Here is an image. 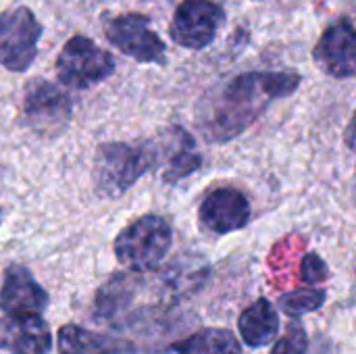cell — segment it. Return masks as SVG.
I'll use <instances>...</instances> for the list:
<instances>
[{
	"mask_svg": "<svg viewBox=\"0 0 356 354\" xmlns=\"http://www.w3.org/2000/svg\"><path fill=\"white\" fill-rule=\"evenodd\" d=\"M42 25L29 6L0 13V65L13 73H25L35 56Z\"/></svg>",
	"mask_w": 356,
	"mask_h": 354,
	"instance_id": "cell-5",
	"label": "cell"
},
{
	"mask_svg": "<svg viewBox=\"0 0 356 354\" xmlns=\"http://www.w3.org/2000/svg\"><path fill=\"white\" fill-rule=\"evenodd\" d=\"M0 309L4 315H42L48 309V294L23 265H8L2 275Z\"/></svg>",
	"mask_w": 356,
	"mask_h": 354,
	"instance_id": "cell-12",
	"label": "cell"
},
{
	"mask_svg": "<svg viewBox=\"0 0 356 354\" xmlns=\"http://www.w3.org/2000/svg\"><path fill=\"white\" fill-rule=\"evenodd\" d=\"M207 275H209V263L202 261L200 257L186 255L171 261L165 267L161 282H163V290L171 296V300H181L192 296L196 290H200Z\"/></svg>",
	"mask_w": 356,
	"mask_h": 354,
	"instance_id": "cell-16",
	"label": "cell"
},
{
	"mask_svg": "<svg viewBox=\"0 0 356 354\" xmlns=\"http://www.w3.org/2000/svg\"><path fill=\"white\" fill-rule=\"evenodd\" d=\"M313 58L315 65L334 79L355 77V25L350 17H340L327 25L313 48Z\"/></svg>",
	"mask_w": 356,
	"mask_h": 354,
	"instance_id": "cell-10",
	"label": "cell"
},
{
	"mask_svg": "<svg viewBox=\"0 0 356 354\" xmlns=\"http://www.w3.org/2000/svg\"><path fill=\"white\" fill-rule=\"evenodd\" d=\"M156 150V165L163 163V182L169 186L194 175L202 167V156L196 148L194 138L184 127H167L159 138L152 140Z\"/></svg>",
	"mask_w": 356,
	"mask_h": 354,
	"instance_id": "cell-11",
	"label": "cell"
},
{
	"mask_svg": "<svg viewBox=\"0 0 356 354\" xmlns=\"http://www.w3.org/2000/svg\"><path fill=\"white\" fill-rule=\"evenodd\" d=\"M104 38L125 56L138 63H165V42L150 29V19L142 13L104 15Z\"/></svg>",
	"mask_w": 356,
	"mask_h": 354,
	"instance_id": "cell-6",
	"label": "cell"
},
{
	"mask_svg": "<svg viewBox=\"0 0 356 354\" xmlns=\"http://www.w3.org/2000/svg\"><path fill=\"white\" fill-rule=\"evenodd\" d=\"M200 225L217 236H227L244 230L252 219V207L244 192L234 186H219L211 190L198 209Z\"/></svg>",
	"mask_w": 356,
	"mask_h": 354,
	"instance_id": "cell-9",
	"label": "cell"
},
{
	"mask_svg": "<svg viewBox=\"0 0 356 354\" xmlns=\"http://www.w3.org/2000/svg\"><path fill=\"white\" fill-rule=\"evenodd\" d=\"M73 115L71 98L54 83L35 79L23 94V121L35 134L54 136L63 131Z\"/></svg>",
	"mask_w": 356,
	"mask_h": 354,
	"instance_id": "cell-8",
	"label": "cell"
},
{
	"mask_svg": "<svg viewBox=\"0 0 356 354\" xmlns=\"http://www.w3.org/2000/svg\"><path fill=\"white\" fill-rule=\"evenodd\" d=\"M56 344L60 354H127L136 351L127 340L96 334L75 323H67L58 330Z\"/></svg>",
	"mask_w": 356,
	"mask_h": 354,
	"instance_id": "cell-15",
	"label": "cell"
},
{
	"mask_svg": "<svg viewBox=\"0 0 356 354\" xmlns=\"http://www.w3.org/2000/svg\"><path fill=\"white\" fill-rule=\"evenodd\" d=\"M302 77L296 71H248L209 90L196 106V125L211 144L242 136L275 100L292 96Z\"/></svg>",
	"mask_w": 356,
	"mask_h": 354,
	"instance_id": "cell-1",
	"label": "cell"
},
{
	"mask_svg": "<svg viewBox=\"0 0 356 354\" xmlns=\"http://www.w3.org/2000/svg\"><path fill=\"white\" fill-rule=\"evenodd\" d=\"M309 353V340H307V332L302 328L300 321H292L288 323L286 336H282L271 354H307Z\"/></svg>",
	"mask_w": 356,
	"mask_h": 354,
	"instance_id": "cell-20",
	"label": "cell"
},
{
	"mask_svg": "<svg viewBox=\"0 0 356 354\" xmlns=\"http://www.w3.org/2000/svg\"><path fill=\"white\" fill-rule=\"evenodd\" d=\"M225 23V10L213 0H184L177 4L169 35L188 50H202L211 46Z\"/></svg>",
	"mask_w": 356,
	"mask_h": 354,
	"instance_id": "cell-7",
	"label": "cell"
},
{
	"mask_svg": "<svg viewBox=\"0 0 356 354\" xmlns=\"http://www.w3.org/2000/svg\"><path fill=\"white\" fill-rule=\"evenodd\" d=\"M140 290V280L127 273H115L96 294L94 315L98 321H108L119 325L123 315L131 309Z\"/></svg>",
	"mask_w": 356,
	"mask_h": 354,
	"instance_id": "cell-14",
	"label": "cell"
},
{
	"mask_svg": "<svg viewBox=\"0 0 356 354\" xmlns=\"http://www.w3.org/2000/svg\"><path fill=\"white\" fill-rule=\"evenodd\" d=\"M169 351L175 354H242V346L229 330L204 328L179 342H173Z\"/></svg>",
	"mask_w": 356,
	"mask_h": 354,
	"instance_id": "cell-18",
	"label": "cell"
},
{
	"mask_svg": "<svg viewBox=\"0 0 356 354\" xmlns=\"http://www.w3.org/2000/svg\"><path fill=\"white\" fill-rule=\"evenodd\" d=\"M327 300V292L321 290V288H298V290H292V292H286L280 296L277 305L280 309L292 317V319H300L309 313H315L319 311Z\"/></svg>",
	"mask_w": 356,
	"mask_h": 354,
	"instance_id": "cell-19",
	"label": "cell"
},
{
	"mask_svg": "<svg viewBox=\"0 0 356 354\" xmlns=\"http://www.w3.org/2000/svg\"><path fill=\"white\" fill-rule=\"evenodd\" d=\"M115 73V56L86 35H73L56 56L58 81L73 90H88Z\"/></svg>",
	"mask_w": 356,
	"mask_h": 354,
	"instance_id": "cell-4",
	"label": "cell"
},
{
	"mask_svg": "<svg viewBox=\"0 0 356 354\" xmlns=\"http://www.w3.org/2000/svg\"><path fill=\"white\" fill-rule=\"evenodd\" d=\"M173 244V230L161 215H144L119 232L113 242L117 261L131 273H146L167 259Z\"/></svg>",
	"mask_w": 356,
	"mask_h": 354,
	"instance_id": "cell-3",
	"label": "cell"
},
{
	"mask_svg": "<svg viewBox=\"0 0 356 354\" xmlns=\"http://www.w3.org/2000/svg\"><path fill=\"white\" fill-rule=\"evenodd\" d=\"M156 165L154 142H104L94 156V186L102 198H119Z\"/></svg>",
	"mask_w": 356,
	"mask_h": 354,
	"instance_id": "cell-2",
	"label": "cell"
},
{
	"mask_svg": "<svg viewBox=\"0 0 356 354\" xmlns=\"http://www.w3.org/2000/svg\"><path fill=\"white\" fill-rule=\"evenodd\" d=\"M238 332L244 344L250 348H263L271 344L280 332V319L273 303H269L267 298H259L248 309H244L238 319Z\"/></svg>",
	"mask_w": 356,
	"mask_h": 354,
	"instance_id": "cell-17",
	"label": "cell"
},
{
	"mask_svg": "<svg viewBox=\"0 0 356 354\" xmlns=\"http://www.w3.org/2000/svg\"><path fill=\"white\" fill-rule=\"evenodd\" d=\"M0 351L8 354H48L52 332L42 315L0 317Z\"/></svg>",
	"mask_w": 356,
	"mask_h": 354,
	"instance_id": "cell-13",
	"label": "cell"
},
{
	"mask_svg": "<svg viewBox=\"0 0 356 354\" xmlns=\"http://www.w3.org/2000/svg\"><path fill=\"white\" fill-rule=\"evenodd\" d=\"M330 271H327V265L325 261L317 255V252H309L302 263H300V280L311 288V286H317V284H323L327 280Z\"/></svg>",
	"mask_w": 356,
	"mask_h": 354,
	"instance_id": "cell-21",
	"label": "cell"
}]
</instances>
